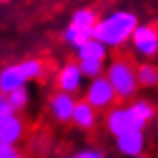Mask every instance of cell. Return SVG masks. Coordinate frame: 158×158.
I'll return each instance as SVG.
<instances>
[{"mask_svg":"<svg viewBox=\"0 0 158 158\" xmlns=\"http://www.w3.org/2000/svg\"><path fill=\"white\" fill-rule=\"evenodd\" d=\"M105 77L110 81L114 88L115 95L118 98H131L134 96L138 89V77H136V69L134 65L127 59H115L110 62L107 67V76Z\"/></svg>","mask_w":158,"mask_h":158,"instance_id":"5b68a950","label":"cell"},{"mask_svg":"<svg viewBox=\"0 0 158 158\" xmlns=\"http://www.w3.org/2000/svg\"><path fill=\"white\" fill-rule=\"evenodd\" d=\"M117 146L118 150L126 155H139L143 150V134L141 131H132V132H126L122 136H117Z\"/></svg>","mask_w":158,"mask_h":158,"instance_id":"7c38bea8","label":"cell"},{"mask_svg":"<svg viewBox=\"0 0 158 158\" xmlns=\"http://www.w3.org/2000/svg\"><path fill=\"white\" fill-rule=\"evenodd\" d=\"M136 77L141 86H155L158 84V67H155L153 64H141L136 69Z\"/></svg>","mask_w":158,"mask_h":158,"instance_id":"5bb4252c","label":"cell"},{"mask_svg":"<svg viewBox=\"0 0 158 158\" xmlns=\"http://www.w3.org/2000/svg\"><path fill=\"white\" fill-rule=\"evenodd\" d=\"M14 114H16V110H14V108H12L7 102H5V103H4V107L0 108V124L5 122V120H7L9 117H12Z\"/></svg>","mask_w":158,"mask_h":158,"instance_id":"ac0fdd59","label":"cell"},{"mask_svg":"<svg viewBox=\"0 0 158 158\" xmlns=\"http://www.w3.org/2000/svg\"><path fill=\"white\" fill-rule=\"evenodd\" d=\"M131 41L134 50L143 57H155L158 53V29L151 24H138Z\"/></svg>","mask_w":158,"mask_h":158,"instance_id":"52a82bcc","label":"cell"},{"mask_svg":"<svg viewBox=\"0 0 158 158\" xmlns=\"http://www.w3.org/2000/svg\"><path fill=\"white\" fill-rule=\"evenodd\" d=\"M138 16L126 9L108 12L107 16L98 17L93 29V38L102 41L107 48H118L131 41V36L138 28Z\"/></svg>","mask_w":158,"mask_h":158,"instance_id":"6da1fadb","label":"cell"},{"mask_svg":"<svg viewBox=\"0 0 158 158\" xmlns=\"http://www.w3.org/2000/svg\"><path fill=\"white\" fill-rule=\"evenodd\" d=\"M76 107V100L71 93H64V91H57L50 100V108L52 114L55 115L57 120L60 122H67L72 118V112Z\"/></svg>","mask_w":158,"mask_h":158,"instance_id":"9c48e42d","label":"cell"},{"mask_svg":"<svg viewBox=\"0 0 158 158\" xmlns=\"http://www.w3.org/2000/svg\"><path fill=\"white\" fill-rule=\"evenodd\" d=\"M5 102H7V98H5V95L2 93V91H0V108L4 107V103H5Z\"/></svg>","mask_w":158,"mask_h":158,"instance_id":"ffe728a7","label":"cell"},{"mask_svg":"<svg viewBox=\"0 0 158 158\" xmlns=\"http://www.w3.org/2000/svg\"><path fill=\"white\" fill-rule=\"evenodd\" d=\"M107 50L108 48L96 38L88 40L86 43L76 48L79 60H102V62H105V59H107Z\"/></svg>","mask_w":158,"mask_h":158,"instance_id":"30bf717a","label":"cell"},{"mask_svg":"<svg viewBox=\"0 0 158 158\" xmlns=\"http://www.w3.org/2000/svg\"><path fill=\"white\" fill-rule=\"evenodd\" d=\"M74 158H103V155L96 150H84L81 153H77Z\"/></svg>","mask_w":158,"mask_h":158,"instance_id":"d6986e66","label":"cell"},{"mask_svg":"<svg viewBox=\"0 0 158 158\" xmlns=\"http://www.w3.org/2000/svg\"><path fill=\"white\" fill-rule=\"evenodd\" d=\"M117 98L110 81L105 76H98L89 83L86 89V102L93 108H107Z\"/></svg>","mask_w":158,"mask_h":158,"instance_id":"8992f818","label":"cell"},{"mask_svg":"<svg viewBox=\"0 0 158 158\" xmlns=\"http://www.w3.org/2000/svg\"><path fill=\"white\" fill-rule=\"evenodd\" d=\"M151 117H153V107L144 100H138L131 107L112 110L107 117V126L114 136H122L126 132L141 131Z\"/></svg>","mask_w":158,"mask_h":158,"instance_id":"7a4b0ae2","label":"cell"},{"mask_svg":"<svg viewBox=\"0 0 158 158\" xmlns=\"http://www.w3.org/2000/svg\"><path fill=\"white\" fill-rule=\"evenodd\" d=\"M16 148L12 144H7V143H0V158H17Z\"/></svg>","mask_w":158,"mask_h":158,"instance_id":"e0dca14e","label":"cell"},{"mask_svg":"<svg viewBox=\"0 0 158 158\" xmlns=\"http://www.w3.org/2000/svg\"><path fill=\"white\" fill-rule=\"evenodd\" d=\"M72 120L77 124L79 127H91L95 124V108L89 103L84 102H76L74 112H72Z\"/></svg>","mask_w":158,"mask_h":158,"instance_id":"4fadbf2b","label":"cell"},{"mask_svg":"<svg viewBox=\"0 0 158 158\" xmlns=\"http://www.w3.org/2000/svg\"><path fill=\"white\" fill-rule=\"evenodd\" d=\"M23 134V120L16 114L0 124V143L14 144Z\"/></svg>","mask_w":158,"mask_h":158,"instance_id":"8fae6325","label":"cell"},{"mask_svg":"<svg viewBox=\"0 0 158 158\" xmlns=\"http://www.w3.org/2000/svg\"><path fill=\"white\" fill-rule=\"evenodd\" d=\"M79 69L83 72L84 77L95 79L98 76H102L103 69H105V62L102 60H79Z\"/></svg>","mask_w":158,"mask_h":158,"instance_id":"9a60e30c","label":"cell"},{"mask_svg":"<svg viewBox=\"0 0 158 158\" xmlns=\"http://www.w3.org/2000/svg\"><path fill=\"white\" fill-rule=\"evenodd\" d=\"M5 98H7V103L14 108V110H21V108L26 107V103H28V100H29V93H28V89L23 86V88H17V89L7 93Z\"/></svg>","mask_w":158,"mask_h":158,"instance_id":"2e32d148","label":"cell"},{"mask_svg":"<svg viewBox=\"0 0 158 158\" xmlns=\"http://www.w3.org/2000/svg\"><path fill=\"white\" fill-rule=\"evenodd\" d=\"M43 72L45 65L38 59H28L23 62L5 65L0 71V91L7 95L17 88H23L31 79H38Z\"/></svg>","mask_w":158,"mask_h":158,"instance_id":"3957f363","label":"cell"},{"mask_svg":"<svg viewBox=\"0 0 158 158\" xmlns=\"http://www.w3.org/2000/svg\"><path fill=\"white\" fill-rule=\"evenodd\" d=\"M17 158H21V156H17Z\"/></svg>","mask_w":158,"mask_h":158,"instance_id":"44dd1931","label":"cell"},{"mask_svg":"<svg viewBox=\"0 0 158 158\" xmlns=\"http://www.w3.org/2000/svg\"><path fill=\"white\" fill-rule=\"evenodd\" d=\"M98 21L96 12L89 7H81L76 9L71 16L69 24L64 28L62 38L67 45L72 48H79L83 43H86L88 40L93 38V29Z\"/></svg>","mask_w":158,"mask_h":158,"instance_id":"277c9868","label":"cell"},{"mask_svg":"<svg viewBox=\"0 0 158 158\" xmlns=\"http://www.w3.org/2000/svg\"><path fill=\"white\" fill-rule=\"evenodd\" d=\"M83 72L79 69L77 62H67L57 74V86H59V91H64V93H76V91L81 88L83 84Z\"/></svg>","mask_w":158,"mask_h":158,"instance_id":"ba28073f","label":"cell"}]
</instances>
